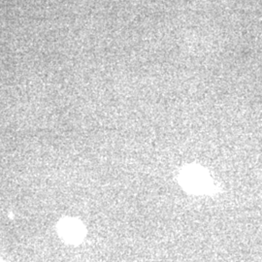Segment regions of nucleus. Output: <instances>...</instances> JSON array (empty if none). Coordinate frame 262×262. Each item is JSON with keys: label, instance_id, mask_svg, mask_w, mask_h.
<instances>
[{"label": "nucleus", "instance_id": "f257e3e1", "mask_svg": "<svg viewBox=\"0 0 262 262\" xmlns=\"http://www.w3.org/2000/svg\"><path fill=\"white\" fill-rule=\"evenodd\" d=\"M186 179H187V185L189 187L201 188L202 186L203 187L205 186V181H204L205 179L198 172H192V171L187 172Z\"/></svg>", "mask_w": 262, "mask_h": 262}, {"label": "nucleus", "instance_id": "f03ea898", "mask_svg": "<svg viewBox=\"0 0 262 262\" xmlns=\"http://www.w3.org/2000/svg\"><path fill=\"white\" fill-rule=\"evenodd\" d=\"M64 232L70 237H76L78 235V227L77 225L70 224L64 226Z\"/></svg>", "mask_w": 262, "mask_h": 262}]
</instances>
